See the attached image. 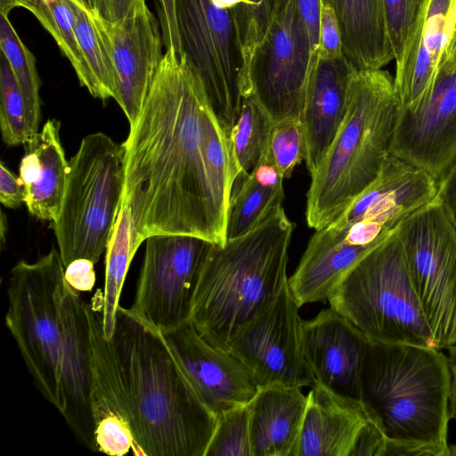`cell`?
<instances>
[{
	"mask_svg": "<svg viewBox=\"0 0 456 456\" xmlns=\"http://www.w3.org/2000/svg\"><path fill=\"white\" fill-rule=\"evenodd\" d=\"M450 370L439 349L368 340L360 401L386 438L383 456L404 445L456 455L448 444Z\"/></svg>",
	"mask_w": 456,
	"mask_h": 456,
	"instance_id": "4",
	"label": "cell"
},
{
	"mask_svg": "<svg viewBox=\"0 0 456 456\" xmlns=\"http://www.w3.org/2000/svg\"><path fill=\"white\" fill-rule=\"evenodd\" d=\"M342 35L335 10L329 1H322L319 56L337 59L343 55Z\"/></svg>",
	"mask_w": 456,
	"mask_h": 456,
	"instance_id": "36",
	"label": "cell"
},
{
	"mask_svg": "<svg viewBox=\"0 0 456 456\" xmlns=\"http://www.w3.org/2000/svg\"><path fill=\"white\" fill-rule=\"evenodd\" d=\"M163 336L194 391L216 417L248 404L256 394L258 387L240 361L206 341L191 321Z\"/></svg>",
	"mask_w": 456,
	"mask_h": 456,
	"instance_id": "16",
	"label": "cell"
},
{
	"mask_svg": "<svg viewBox=\"0 0 456 456\" xmlns=\"http://www.w3.org/2000/svg\"><path fill=\"white\" fill-rule=\"evenodd\" d=\"M102 20L117 76L116 102L131 125L145 102L164 55L160 23L145 0L116 22Z\"/></svg>",
	"mask_w": 456,
	"mask_h": 456,
	"instance_id": "17",
	"label": "cell"
},
{
	"mask_svg": "<svg viewBox=\"0 0 456 456\" xmlns=\"http://www.w3.org/2000/svg\"><path fill=\"white\" fill-rule=\"evenodd\" d=\"M398 113L394 77L386 70L355 69L346 113L306 193V223L333 222L378 176L390 154Z\"/></svg>",
	"mask_w": 456,
	"mask_h": 456,
	"instance_id": "5",
	"label": "cell"
},
{
	"mask_svg": "<svg viewBox=\"0 0 456 456\" xmlns=\"http://www.w3.org/2000/svg\"><path fill=\"white\" fill-rule=\"evenodd\" d=\"M0 202L9 208H17L26 202L22 180L15 176L3 162L0 164Z\"/></svg>",
	"mask_w": 456,
	"mask_h": 456,
	"instance_id": "38",
	"label": "cell"
},
{
	"mask_svg": "<svg viewBox=\"0 0 456 456\" xmlns=\"http://www.w3.org/2000/svg\"><path fill=\"white\" fill-rule=\"evenodd\" d=\"M273 126L274 121L252 96L243 98L239 117L229 133L236 171L233 186L248 176L265 155Z\"/></svg>",
	"mask_w": 456,
	"mask_h": 456,
	"instance_id": "28",
	"label": "cell"
},
{
	"mask_svg": "<svg viewBox=\"0 0 456 456\" xmlns=\"http://www.w3.org/2000/svg\"><path fill=\"white\" fill-rule=\"evenodd\" d=\"M142 241L138 239L130 208L121 204L105 256L102 331L110 340L131 261Z\"/></svg>",
	"mask_w": 456,
	"mask_h": 456,
	"instance_id": "26",
	"label": "cell"
},
{
	"mask_svg": "<svg viewBox=\"0 0 456 456\" xmlns=\"http://www.w3.org/2000/svg\"><path fill=\"white\" fill-rule=\"evenodd\" d=\"M448 365L450 370L449 417L456 419V343L449 346Z\"/></svg>",
	"mask_w": 456,
	"mask_h": 456,
	"instance_id": "42",
	"label": "cell"
},
{
	"mask_svg": "<svg viewBox=\"0 0 456 456\" xmlns=\"http://www.w3.org/2000/svg\"><path fill=\"white\" fill-rule=\"evenodd\" d=\"M438 348L456 343V224L436 196L394 231Z\"/></svg>",
	"mask_w": 456,
	"mask_h": 456,
	"instance_id": "10",
	"label": "cell"
},
{
	"mask_svg": "<svg viewBox=\"0 0 456 456\" xmlns=\"http://www.w3.org/2000/svg\"><path fill=\"white\" fill-rule=\"evenodd\" d=\"M366 336L332 307L302 322V346L317 382L331 392L360 400V371Z\"/></svg>",
	"mask_w": 456,
	"mask_h": 456,
	"instance_id": "19",
	"label": "cell"
},
{
	"mask_svg": "<svg viewBox=\"0 0 456 456\" xmlns=\"http://www.w3.org/2000/svg\"><path fill=\"white\" fill-rule=\"evenodd\" d=\"M355 69L344 55L337 59L319 56L311 69L300 117L305 138V161L311 176L342 125Z\"/></svg>",
	"mask_w": 456,
	"mask_h": 456,
	"instance_id": "20",
	"label": "cell"
},
{
	"mask_svg": "<svg viewBox=\"0 0 456 456\" xmlns=\"http://www.w3.org/2000/svg\"><path fill=\"white\" fill-rule=\"evenodd\" d=\"M94 263L88 259H77L65 267L66 281L78 292H89L95 283Z\"/></svg>",
	"mask_w": 456,
	"mask_h": 456,
	"instance_id": "39",
	"label": "cell"
},
{
	"mask_svg": "<svg viewBox=\"0 0 456 456\" xmlns=\"http://www.w3.org/2000/svg\"><path fill=\"white\" fill-rule=\"evenodd\" d=\"M306 406L300 387H259L248 403L252 456H297Z\"/></svg>",
	"mask_w": 456,
	"mask_h": 456,
	"instance_id": "22",
	"label": "cell"
},
{
	"mask_svg": "<svg viewBox=\"0 0 456 456\" xmlns=\"http://www.w3.org/2000/svg\"><path fill=\"white\" fill-rule=\"evenodd\" d=\"M386 438L360 400L314 382L297 456H383Z\"/></svg>",
	"mask_w": 456,
	"mask_h": 456,
	"instance_id": "15",
	"label": "cell"
},
{
	"mask_svg": "<svg viewBox=\"0 0 456 456\" xmlns=\"http://www.w3.org/2000/svg\"><path fill=\"white\" fill-rule=\"evenodd\" d=\"M456 25V0H425L408 61L394 77L398 110L415 111L430 94Z\"/></svg>",
	"mask_w": 456,
	"mask_h": 456,
	"instance_id": "21",
	"label": "cell"
},
{
	"mask_svg": "<svg viewBox=\"0 0 456 456\" xmlns=\"http://www.w3.org/2000/svg\"><path fill=\"white\" fill-rule=\"evenodd\" d=\"M214 243L190 235H152L131 309L162 333L191 322L192 302Z\"/></svg>",
	"mask_w": 456,
	"mask_h": 456,
	"instance_id": "12",
	"label": "cell"
},
{
	"mask_svg": "<svg viewBox=\"0 0 456 456\" xmlns=\"http://www.w3.org/2000/svg\"><path fill=\"white\" fill-rule=\"evenodd\" d=\"M94 360L106 398L131 428L134 454L206 456L217 417L159 330L119 305L111 338L95 342Z\"/></svg>",
	"mask_w": 456,
	"mask_h": 456,
	"instance_id": "2",
	"label": "cell"
},
{
	"mask_svg": "<svg viewBox=\"0 0 456 456\" xmlns=\"http://www.w3.org/2000/svg\"><path fill=\"white\" fill-rule=\"evenodd\" d=\"M283 180L266 151L252 172L232 189L226 240L247 233L281 204Z\"/></svg>",
	"mask_w": 456,
	"mask_h": 456,
	"instance_id": "25",
	"label": "cell"
},
{
	"mask_svg": "<svg viewBox=\"0 0 456 456\" xmlns=\"http://www.w3.org/2000/svg\"><path fill=\"white\" fill-rule=\"evenodd\" d=\"M143 0H87L89 10L103 20L116 22Z\"/></svg>",
	"mask_w": 456,
	"mask_h": 456,
	"instance_id": "40",
	"label": "cell"
},
{
	"mask_svg": "<svg viewBox=\"0 0 456 456\" xmlns=\"http://www.w3.org/2000/svg\"><path fill=\"white\" fill-rule=\"evenodd\" d=\"M436 197L456 224V159L437 180Z\"/></svg>",
	"mask_w": 456,
	"mask_h": 456,
	"instance_id": "41",
	"label": "cell"
},
{
	"mask_svg": "<svg viewBox=\"0 0 456 456\" xmlns=\"http://www.w3.org/2000/svg\"><path fill=\"white\" fill-rule=\"evenodd\" d=\"M122 144L121 204L142 242L161 234L226 241L236 180L229 134L184 53L165 52Z\"/></svg>",
	"mask_w": 456,
	"mask_h": 456,
	"instance_id": "1",
	"label": "cell"
},
{
	"mask_svg": "<svg viewBox=\"0 0 456 456\" xmlns=\"http://www.w3.org/2000/svg\"><path fill=\"white\" fill-rule=\"evenodd\" d=\"M212 4L221 9H232L239 4L248 5V0H211Z\"/></svg>",
	"mask_w": 456,
	"mask_h": 456,
	"instance_id": "45",
	"label": "cell"
},
{
	"mask_svg": "<svg viewBox=\"0 0 456 456\" xmlns=\"http://www.w3.org/2000/svg\"><path fill=\"white\" fill-rule=\"evenodd\" d=\"M299 306L288 282L276 298L232 341L229 351L257 387L313 386L314 378L302 346Z\"/></svg>",
	"mask_w": 456,
	"mask_h": 456,
	"instance_id": "13",
	"label": "cell"
},
{
	"mask_svg": "<svg viewBox=\"0 0 456 456\" xmlns=\"http://www.w3.org/2000/svg\"><path fill=\"white\" fill-rule=\"evenodd\" d=\"M64 273L55 248L34 263L18 262L10 272L4 316L36 387L60 413L64 405Z\"/></svg>",
	"mask_w": 456,
	"mask_h": 456,
	"instance_id": "8",
	"label": "cell"
},
{
	"mask_svg": "<svg viewBox=\"0 0 456 456\" xmlns=\"http://www.w3.org/2000/svg\"><path fill=\"white\" fill-rule=\"evenodd\" d=\"M437 188V180L428 172L390 153L377 178L330 224L362 222L391 234L409 215L431 201Z\"/></svg>",
	"mask_w": 456,
	"mask_h": 456,
	"instance_id": "18",
	"label": "cell"
},
{
	"mask_svg": "<svg viewBox=\"0 0 456 456\" xmlns=\"http://www.w3.org/2000/svg\"><path fill=\"white\" fill-rule=\"evenodd\" d=\"M342 52L356 69H379L392 60L382 0H331Z\"/></svg>",
	"mask_w": 456,
	"mask_h": 456,
	"instance_id": "24",
	"label": "cell"
},
{
	"mask_svg": "<svg viewBox=\"0 0 456 456\" xmlns=\"http://www.w3.org/2000/svg\"><path fill=\"white\" fill-rule=\"evenodd\" d=\"M311 45L297 0H283L248 67L251 94L274 123L301 117Z\"/></svg>",
	"mask_w": 456,
	"mask_h": 456,
	"instance_id": "11",
	"label": "cell"
},
{
	"mask_svg": "<svg viewBox=\"0 0 456 456\" xmlns=\"http://www.w3.org/2000/svg\"><path fill=\"white\" fill-rule=\"evenodd\" d=\"M123 189V144L102 132L85 136L69 161L63 201L53 222L65 267L80 258L95 264L106 251Z\"/></svg>",
	"mask_w": 456,
	"mask_h": 456,
	"instance_id": "9",
	"label": "cell"
},
{
	"mask_svg": "<svg viewBox=\"0 0 456 456\" xmlns=\"http://www.w3.org/2000/svg\"><path fill=\"white\" fill-rule=\"evenodd\" d=\"M82 5L89 9L87 0H77Z\"/></svg>",
	"mask_w": 456,
	"mask_h": 456,
	"instance_id": "46",
	"label": "cell"
},
{
	"mask_svg": "<svg viewBox=\"0 0 456 456\" xmlns=\"http://www.w3.org/2000/svg\"><path fill=\"white\" fill-rule=\"evenodd\" d=\"M328 303L370 341L438 348L394 232L347 273Z\"/></svg>",
	"mask_w": 456,
	"mask_h": 456,
	"instance_id": "6",
	"label": "cell"
},
{
	"mask_svg": "<svg viewBox=\"0 0 456 456\" xmlns=\"http://www.w3.org/2000/svg\"><path fill=\"white\" fill-rule=\"evenodd\" d=\"M297 2L310 39L313 68L319 57L320 51L322 0H297Z\"/></svg>",
	"mask_w": 456,
	"mask_h": 456,
	"instance_id": "37",
	"label": "cell"
},
{
	"mask_svg": "<svg viewBox=\"0 0 456 456\" xmlns=\"http://www.w3.org/2000/svg\"><path fill=\"white\" fill-rule=\"evenodd\" d=\"M425 0H382L387 32L395 61V75L404 69L415 39Z\"/></svg>",
	"mask_w": 456,
	"mask_h": 456,
	"instance_id": "31",
	"label": "cell"
},
{
	"mask_svg": "<svg viewBox=\"0 0 456 456\" xmlns=\"http://www.w3.org/2000/svg\"><path fill=\"white\" fill-rule=\"evenodd\" d=\"M0 127L8 146L25 144L32 136L23 98L12 68L1 53L0 57Z\"/></svg>",
	"mask_w": 456,
	"mask_h": 456,
	"instance_id": "32",
	"label": "cell"
},
{
	"mask_svg": "<svg viewBox=\"0 0 456 456\" xmlns=\"http://www.w3.org/2000/svg\"><path fill=\"white\" fill-rule=\"evenodd\" d=\"M71 3L77 39L92 78L90 94L102 101L110 98L116 101L117 76L102 20L77 0H71Z\"/></svg>",
	"mask_w": 456,
	"mask_h": 456,
	"instance_id": "27",
	"label": "cell"
},
{
	"mask_svg": "<svg viewBox=\"0 0 456 456\" xmlns=\"http://www.w3.org/2000/svg\"><path fill=\"white\" fill-rule=\"evenodd\" d=\"M248 1V5L239 4L231 9L239 32L247 67H248L255 48L263 38L283 0Z\"/></svg>",
	"mask_w": 456,
	"mask_h": 456,
	"instance_id": "35",
	"label": "cell"
},
{
	"mask_svg": "<svg viewBox=\"0 0 456 456\" xmlns=\"http://www.w3.org/2000/svg\"><path fill=\"white\" fill-rule=\"evenodd\" d=\"M206 456H252L248 404L230 409L217 417Z\"/></svg>",
	"mask_w": 456,
	"mask_h": 456,
	"instance_id": "33",
	"label": "cell"
},
{
	"mask_svg": "<svg viewBox=\"0 0 456 456\" xmlns=\"http://www.w3.org/2000/svg\"><path fill=\"white\" fill-rule=\"evenodd\" d=\"M267 152L282 177H290L296 166L305 159V138L300 118L274 123Z\"/></svg>",
	"mask_w": 456,
	"mask_h": 456,
	"instance_id": "34",
	"label": "cell"
},
{
	"mask_svg": "<svg viewBox=\"0 0 456 456\" xmlns=\"http://www.w3.org/2000/svg\"><path fill=\"white\" fill-rule=\"evenodd\" d=\"M166 51L184 53L229 134L250 96L247 62L231 9L211 0H159Z\"/></svg>",
	"mask_w": 456,
	"mask_h": 456,
	"instance_id": "7",
	"label": "cell"
},
{
	"mask_svg": "<svg viewBox=\"0 0 456 456\" xmlns=\"http://www.w3.org/2000/svg\"><path fill=\"white\" fill-rule=\"evenodd\" d=\"M0 47L16 78L24 101L27 121L34 135L41 115L40 79L36 58L20 38L8 15L0 13Z\"/></svg>",
	"mask_w": 456,
	"mask_h": 456,
	"instance_id": "29",
	"label": "cell"
},
{
	"mask_svg": "<svg viewBox=\"0 0 456 456\" xmlns=\"http://www.w3.org/2000/svg\"><path fill=\"white\" fill-rule=\"evenodd\" d=\"M440 69L448 70L456 69V25L444 50Z\"/></svg>",
	"mask_w": 456,
	"mask_h": 456,
	"instance_id": "43",
	"label": "cell"
},
{
	"mask_svg": "<svg viewBox=\"0 0 456 456\" xmlns=\"http://www.w3.org/2000/svg\"><path fill=\"white\" fill-rule=\"evenodd\" d=\"M390 153L436 180L456 159V69H440L415 111L398 110Z\"/></svg>",
	"mask_w": 456,
	"mask_h": 456,
	"instance_id": "14",
	"label": "cell"
},
{
	"mask_svg": "<svg viewBox=\"0 0 456 456\" xmlns=\"http://www.w3.org/2000/svg\"><path fill=\"white\" fill-rule=\"evenodd\" d=\"M28 11L52 35L72 65L80 85L90 93L92 78L77 39L71 0H35Z\"/></svg>",
	"mask_w": 456,
	"mask_h": 456,
	"instance_id": "30",
	"label": "cell"
},
{
	"mask_svg": "<svg viewBox=\"0 0 456 456\" xmlns=\"http://www.w3.org/2000/svg\"><path fill=\"white\" fill-rule=\"evenodd\" d=\"M60 123L48 119L41 132L25 144L19 173L28 211L37 219L53 222L61 210L69 175V162L60 141Z\"/></svg>",
	"mask_w": 456,
	"mask_h": 456,
	"instance_id": "23",
	"label": "cell"
},
{
	"mask_svg": "<svg viewBox=\"0 0 456 456\" xmlns=\"http://www.w3.org/2000/svg\"><path fill=\"white\" fill-rule=\"evenodd\" d=\"M294 226L281 204L247 233L213 245L194 294L191 318L209 344L229 351L234 338L288 282Z\"/></svg>",
	"mask_w": 456,
	"mask_h": 456,
	"instance_id": "3",
	"label": "cell"
},
{
	"mask_svg": "<svg viewBox=\"0 0 456 456\" xmlns=\"http://www.w3.org/2000/svg\"><path fill=\"white\" fill-rule=\"evenodd\" d=\"M35 0H0V13L8 15L9 12L17 7L29 10Z\"/></svg>",
	"mask_w": 456,
	"mask_h": 456,
	"instance_id": "44",
	"label": "cell"
}]
</instances>
